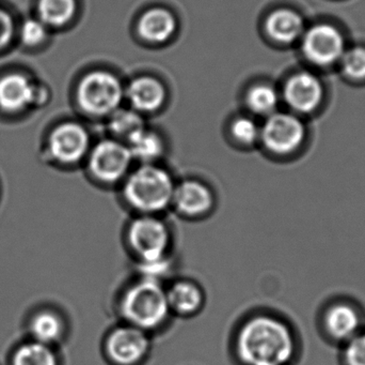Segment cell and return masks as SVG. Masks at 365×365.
Listing matches in <instances>:
<instances>
[{
	"mask_svg": "<svg viewBox=\"0 0 365 365\" xmlns=\"http://www.w3.org/2000/svg\"><path fill=\"white\" fill-rule=\"evenodd\" d=\"M235 354L242 365H292L297 357V338L279 317L255 315L240 327Z\"/></svg>",
	"mask_w": 365,
	"mask_h": 365,
	"instance_id": "cell-1",
	"label": "cell"
},
{
	"mask_svg": "<svg viewBox=\"0 0 365 365\" xmlns=\"http://www.w3.org/2000/svg\"><path fill=\"white\" fill-rule=\"evenodd\" d=\"M175 179L158 164H140L122 182L124 201L138 214L158 216L173 206Z\"/></svg>",
	"mask_w": 365,
	"mask_h": 365,
	"instance_id": "cell-2",
	"label": "cell"
},
{
	"mask_svg": "<svg viewBox=\"0 0 365 365\" xmlns=\"http://www.w3.org/2000/svg\"><path fill=\"white\" fill-rule=\"evenodd\" d=\"M119 309L126 324L147 332L162 327L171 313L163 283L143 278L124 291Z\"/></svg>",
	"mask_w": 365,
	"mask_h": 365,
	"instance_id": "cell-3",
	"label": "cell"
},
{
	"mask_svg": "<svg viewBox=\"0 0 365 365\" xmlns=\"http://www.w3.org/2000/svg\"><path fill=\"white\" fill-rule=\"evenodd\" d=\"M126 239L138 263L158 261L170 255L171 231L158 216L138 214L128 225Z\"/></svg>",
	"mask_w": 365,
	"mask_h": 365,
	"instance_id": "cell-4",
	"label": "cell"
},
{
	"mask_svg": "<svg viewBox=\"0 0 365 365\" xmlns=\"http://www.w3.org/2000/svg\"><path fill=\"white\" fill-rule=\"evenodd\" d=\"M122 98L121 81L115 75L106 71L88 73L77 87L79 106L90 115H111L119 109Z\"/></svg>",
	"mask_w": 365,
	"mask_h": 365,
	"instance_id": "cell-5",
	"label": "cell"
},
{
	"mask_svg": "<svg viewBox=\"0 0 365 365\" xmlns=\"http://www.w3.org/2000/svg\"><path fill=\"white\" fill-rule=\"evenodd\" d=\"M87 158L92 177L104 184L123 182L134 162L128 146L118 139H104L96 144Z\"/></svg>",
	"mask_w": 365,
	"mask_h": 365,
	"instance_id": "cell-6",
	"label": "cell"
},
{
	"mask_svg": "<svg viewBox=\"0 0 365 365\" xmlns=\"http://www.w3.org/2000/svg\"><path fill=\"white\" fill-rule=\"evenodd\" d=\"M150 351L148 332L128 324L111 330L104 343L105 357L111 365H141Z\"/></svg>",
	"mask_w": 365,
	"mask_h": 365,
	"instance_id": "cell-7",
	"label": "cell"
},
{
	"mask_svg": "<svg viewBox=\"0 0 365 365\" xmlns=\"http://www.w3.org/2000/svg\"><path fill=\"white\" fill-rule=\"evenodd\" d=\"M304 139L306 128L299 118L289 113H274L261 129L259 141L270 154L284 156L295 154Z\"/></svg>",
	"mask_w": 365,
	"mask_h": 365,
	"instance_id": "cell-8",
	"label": "cell"
},
{
	"mask_svg": "<svg viewBox=\"0 0 365 365\" xmlns=\"http://www.w3.org/2000/svg\"><path fill=\"white\" fill-rule=\"evenodd\" d=\"M302 54L314 66H334L346 51L342 32L331 24H317L306 29L302 39Z\"/></svg>",
	"mask_w": 365,
	"mask_h": 365,
	"instance_id": "cell-9",
	"label": "cell"
},
{
	"mask_svg": "<svg viewBox=\"0 0 365 365\" xmlns=\"http://www.w3.org/2000/svg\"><path fill=\"white\" fill-rule=\"evenodd\" d=\"M48 148L53 160L60 164H77L89 154V134L76 122H64L51 131Z\"/></svg>",
	"mask_w": 365,
	"mask_h": 365,
	"instance_id": "cell-10",
	"label": "cell"
},
{
	"mask_svg": "<svg viewBox=\"0 0 365 365\" xmlns=\"http://www.w3.org/2000/svg\"><path fill=\"white\" fill-rule=\"evenodd\" d=\"M322 321L328 338L342 345L361 332L364 326L359 309L344 300L329 304L324 311Z\"/></svg>",
	"mask_w": 365,
	"mask_h": 365,
	"instance_id": "cell-11",
	"label": "cell"
},
{
	"mask_svg": "<svg viewBox=\"0 0 365 365\" xmlns=\"http://www.w3.org/2000/svg\"><path fill=\"white\" fill-rule=\"evenodd\" d=\"M173 206L182 216L201 218L214 208L215 194L201 180L185 179L175 184Z\"/></svg>",
	"mask_w": 365,
	"mask_h": 365,
	"instance_id": "cell-12",
	"label": "cell"
},
{
	"mask_svg": "<svg viewBox=\"0 0 365 365\" xmlns=\"http://www.w3.org/2000/svg\"><path fill=\"white\" fill-rule=\"evenodd\" d=\"M285 102L297 113L314 111L322 103L324 87L317 75L299 72L287 79L283 90Z\"/></svg>",
	"mask_w": 365,
	"mask_h": 365,
	"instance_id": "cell-13",
	"label": "cell"
},
{
	"mask_svg": "<svg viewBox=\"0 0 365 365\" xmlns=\"http://www.w3.org/2000/svg\"><path fill=\"white\" fill-rule=\"evenodd\" d=\"M34 88L36 83L21 73L0 77V109L14 114L34 106Z\"/></svg>",
	"mask_w": 365,
	"mask_h": 365,
	"instance_id": "cell-14",
	"label": "cell"
},
{
	"mask_svg": "<svg viewBox=\"0 0 365 365\" xmlns=\"http://www.w3.org/2000/svg\"><path fill=\"white\" fill-rule=\"evenodd\" d=\"M128 98L136 111L152 113L163 106L166 90L158 79L141 76L134 79L128 88Z\"/></svg>",
	"mask_w": 365,
	"mask_h": 365,
	"instance_id": "cell-15",
	"label": "cell"
},
{
	"mask_svg": "<svg viewBox=\"0 0 365 365\" xmlns=\"http://www.w3.org/2000/svg\"><path fill=\"white\" fill-rule=\"evenodd\" d=\"M268 36L278 43L291 44L302 39L306 31L302 15L291 9H278L266 19Z\"/></svg>",
	"mask_w": 365,
	"mask_h": 365,
	"instance_id": "cell-16",
	"label": "cell"
},
{
	"mask_svg": "<svg viewBox=\"0 0 365 365\" xmlns=\"http://www.w3.org/2000/svg\"><path fill=\"white\" fill-rule=\"evenodd\" d=\"M177 30V19L170 11L163 8L150 9L138 21V32L150 43H165Z\"/></svg>",
	"mask_w": 365,
	"mask_h": 365,
	"instance_id": "cell-17",
	"label": "cell"
},
{
	"mask_svg": "<svg viewBox=\"0 0 365 365\" xmlns=\"http://www.w3.org/2000/svg\"><path fill=\"white\" fill-rule=\"evenodd\" d=\"M171 312L189 316L195 314L204 304V294L201 287L190 280H178L167 289Z\"/></svg>",
	"mask_w": 365,
	"mask_h": 365,
	"instance_id": "cell-18",
	"label": "cell"
},
{
	"mask_svg": "<svg viewBox=\"0 0 365 365\" xmlns=\"http://www.w3.org/2000/svg\"><path fill=\"white\" fill-rule=\"evenodd\" d=\"M126 145L130 148L134 161H138L140 164H156L165 151L162 137L147 129L135 135Z\"/></svg>",
	"mask_w": 365,
	"mask_h": 365,
	"instance_id": "cell-19",
	"label": "cell"
},
{
	"mask_svg": "<svg viewBox=\"0 0 365 365\" xmlns=\"http://www.w3.org/2000/svg\"><path fill=\"white\" fill-rule=\"evenodd\" d=\"M76 11V0H38L36 4V17L48 28L68 25Z\"/></svg>",
	"mask_w": 365,
	"mask_h": 365,
	"instance_id": "cell-20",
	"label": "cell"
},
{
	"mask_svg": "<svg viewBox=\"0 0 365 365\" xmlns=\"http://www.w3.org/2000/svg\"><path fill=\"white\" fill-rule=\"evenodd\" d=\"M109 129L115 135V139L128 144L135 135L145 129V126L138 111L118 109L111 114Z\"/></svg>",
	"mask_w": 365,
	"mask_h": 365,
	"instance_id": "cell-21",
	"label": "cell"
},
{
	"mask_svg": "<svg viewBox=\"0 0 365 365\" xmlns=\"http://www.w3.org/2000/svg\"><path fill=\"white\" fill-rule=\"evenodd\" d=\"M64 326L61 319L55 313L42 312L32 319L30 330L36 342L51 346L58 342L63 334Z\"/></svg>",
	"mask_w": 365,
	"mask_h": 365,
	"instance_id": "cell-22",
	"label": "cell"
},
{
	"mask_svg": "<svg viewBox=\"0 0 365 365\" xmlns=\"http://www.w3.org/2000/svg\"><path fill=\"white\" fill-rule=\"evenodd\" d=\"M12 365H59V360L49 345L34 341L19 347L13 355Z\"/></svg>",
	"mask_w": 365,
	"mask_h": 365,
	"instance_id": "cell-23",
	"label": "cell"
},
{
	"mask_svg": "<svg viewBox=\"0 0 365 365\" xmlns=\"http://www.w3.org/2000/svg\"><path fill=\"white\" fill-rule=\"evenodd\" d=\"M246 100L249 109L261 116H270L276 113L279 104L278 92L274 87L265 84L253 86L247 94Z\"/></svg>",
	"mask_w": 365,
	"mask_h": 365,
	"instance_id": "cell-24",
	"label": "cell"
},
{
	"mask_svg": "<svg viewBox=\"0 0 365 365\" xmlns=\"http://www.w3.org/2000/svg\"><path fill=\"white\" fill-rule=\"evenodd\" d=\"M19 40L25 46L34 49L40 46L48 38V27L38 17H31L23 21L19 29Z\"/></svg>",
	"mask_w": 365,
	"mask_h": 365,
	"instance_id": "cell-25",
	"label": "cell"
},
{
	"mask_svg": "<svg viewBox=\"0 0 365 365\" xmlns=\"http://www.w3.org/2000/svg\"><path fill=\"white\" fill-rule=\"evenodd\" d=\"M340 64L345 76L355 81L365 79V47L346 49L341 58Z\"/></svg>",
	"mask_w": 365,
	"mask_h": 365,
	"instance_id": "cell-26",
	"label": "cell"
},
{
	"mask_svg": "<svg viewBox=\"0 0 365 365\" xmlns=\"http://www.w3.org/2000/svg\"><path fill=\"white\" fill-rule=\"evenodd\" d=\"M231 131L234 139L244 146L255 145L261 137V129L250 118L240 117L234 120Z\"/></svg>",
	"mask_w": 365,
	"mask_h": 365,
	"instance_id": "cell-27",
	"label": "cell"
},
{
	"mask_svg": "<svg viewBox=\"0 0 365 365\" xmlns=\"http://www.w3.org/2000/svg\"><path fill=\"white\" fill-rule=\"evenodd\" d=\"M341 365H365V331L354 336L343 344Z\"/></svg>",
	"mask_w": 365,
	"mask_h": 365,
	"instance_id": "cell-28",
	"label": "cell"
},
{
	"mask_svg": "<svg viewBox=\"0 0 365 365\" xmlns=\"http://www.w3.org/2000/svg\"><path fill=\"white\" fill-rule=\"evenodd\" d=\"M138 264V270L141 278L160 283H163V280L170 276L173 269V263L170 255L164 259H158V261Z\"/></svg>",
	"mask_w": 365,
	"mask_h": 365,
	"instance_id": "cell-29",
	"label": "cell"
},
{
	"mask_svg": "<svg viewBox=\"0 0 365 365\" xmlns=\"http://www.w3.org/2000/svg\"><path fill=\"white\" fill-rule=\"evenodd\" d=\"M16 32V25L12 15L0 6V51L10 46Z\"/></svg>",
	"mask_w": 365,
	"mask_h": 365,
	"instance_id": "cell-30",
	"label": "cell"
}]
</instances>
